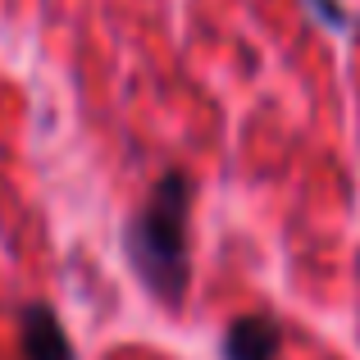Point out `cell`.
<instances>
[{
  "label": "cell",
  "instance_id": "cell-3",
  "mask_svg": "<svg viewBox=\"0 0 360 360\" xmlns=\"http://www.w3.org/2000/svg\"><path fill=\"white\" fill-rule=\"evenodd\" d=\"M283 347V328L269 315H242L224 333V360H274Z\"/></svg>",
  "mask_w": 360,
  "mask_h": 360
},
{
  "label": "cell",
  "instance_id": "cell-4",
  "mask_svg": "<svg viewBox=\"0 0 360 360\" xmlns=\"http://www.w3.org/2000/svg\"><path fill=\"white\" fill-rule=\"evenodd\" d=\"M310 9H315L319 23L333 27V32H347V27H352V14H347V9H338V0H310Z\"/></svg>",
  "mask_w": 360,
  "mask_h": 360
},
{
  "label": "cell",
  "instance_id": "cell-2",
  "mask_svg": "<svg viewBox=\"0 0 360 360\" xmlns=\"http://www.w3.org/2000/svg\"><path fill=\"white\" fill-rule=\"evenodd\" d=\"M18 328H23V356L27 360H73V342L51 306H41V301L23 306Z\"/></svg>",
  "mask_w": 360,
  "mask_h": 360
},
{
  "label": "cell",
  "instance_id": "cell-1",
  "mask_svg": "<svg viewBox=\"0 0 360 360\" xmlns=\"http://www.w3.org/2000/svg\"><path fill=\"white\" fill-rule=\"evenodd\" d=\"M192 178L165 169L150 196L123 224V260L160 306L178 310L192 283Z\"/></svg>",
  "mask_w": 360,
  "mask_h": 360
}]
</instances>
